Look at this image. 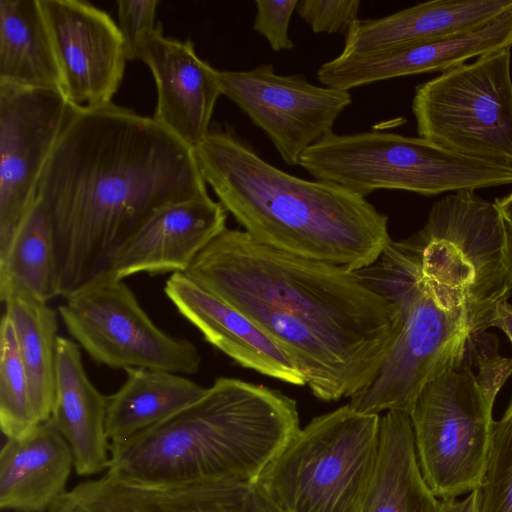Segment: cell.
<instances>
[{
  "mask_svg": "<svg viewBox=\"0 0 512 512\" xmlns=\"http://www.w3.org/2000/svg\"><path fill=\"white\" fill-rule=\"evenodd\" d=\"M511 47L512 8L484 26L451 37L365 54H340L319 67L317 78L324 86L349 91L396 77L443 72Z\"/></svg>",
  "mask_w": 512,
  "mask_h": 512,
  "instance_id": "obj_15",
  "label": "cell"
},
{
  "mask_svg": "<svg viewBox=\"0 0 512 512\" xmlns=\"http://www.w3.org/2000/svg\"><path fill=\"white\" fill-rule=\"evenodd\" d=\"M494 203L503 217L512 248V192L502 198H497Z\"/></svg>",
  "mask_w": 512,
  "mask_h": 512,
  "instance_id": "obj_35",
  "label": "cell"
},
{
  "mask_svg": "<svg viewBox=\"0 0 512 512\" xmlns=\"http://www.w3.org/2000/svg\"><path fill=\"white\" fill-rule=\"evenodd\" d=\"M0 84L63 92L40 0H0Z\"/></svg>",
  "mask_w": 512,
  "mask_h": 512,
  "instance_id": "obj_23",
  "label": "cell"
},
{
  "mask_svg": "<svg viewBox=\"0 0 512 512\" xmlns=\"http://www.w3.org/2000/svg\"><path fill=\"white\" fill-rule=\"evenodd\" d=\"M300 429L292 398L220 377L173 416L112 443L107 472L156 485L255 483Z\"/></svg>",
  "mask_w": 512,
  "mask_h": 512,
  "instance_id": "obj_5",
  "label": "cell"
},
{
  "mask_svg": "<svg viewBox=\"0 0 512 512\" xmlns=\"http://www.w3.org/2000/svg\"><path fill=\"white\" fill-rule=\"evenodd\" d=\"M193 150L219 203L264 245L357 271L392 240L387 216L365 197L280 170L229 126L212 128Z\"/></svg>",
  "mask_w": 512,
  "mask_h": 512,
  "instance_id": "obj_4",
  "label": "cell"
},
{
  "mask_svg": "<svg viewBox=\"0 0 512 512\" xmlns=\"http://www.w3.org/2000/svg\"><path fill=\"white\" fill-rule=\"evenodd\" d=\"M493 326L504 331L512 343V304L508 300L498 304L492 321Z\"/></svg>",
  "mask_w": 512,
  "mask_h": 512,
  "instance_id": "obj_34",
  "label": "cell"
},
{
  "mask_svg": "<svg viewBox=\"0 0 512 512\" xmlns=\"http://www.w3.org/2000/svg\"><path fill=\"white\" fill-rule=\"evenodd\" d=\"M512 8V0H433L377 19H358L341 54L356 55L427 43L484 26Z\"/></svg>",
  "mask_w": 512,
  "mask_h": 512,
  "instance_id": "obj_19",
  "label": "cell"
},
{
  "mask_svg": "<svg viewBox=\"0 0 512 512\" xmlns=\"http://www.w3.org/2000/svg\"><path fill=\"white\" fill-rule=\"evenodd\" d=\"M125 371V382L107 396L106 433L111 444L173 416L197 401L207 389L181 374L164 370Z\"/></svg>",
  "mask_w": 512,
  "mask_h": 512,
  "instance_id": "obj_24",
  "label": "cell"
},
{
  "mask_svg": "<svg viewBox=\"0 0 512 512\" xmlns=\"http://www.w3.org/2000/svg\"><path fill=\"white\" fill-rule=\"evenodd\" d=\"M29 379L32 404L40 424L50 420L56 391L57 314L48 303L23 296L5 303Z\"/></svg>",
  "mask_w": 512,
  "mask_h": 512,
  "instance_id": "obj_25",
  "label": "cell"
},
{
  "mask_svg": "<svg viewBox=\"0 0 512 512\" xmlns=\"http://www.w3.org/2000/svg\"><path fill=\"white\" fill-rule=\"evenodd\" d=\"M439 499L420 471L409 414L380 416L374 473L359 512H438Z\"/></svg>",
  "mask_w": 512,
  "mask_h": 512,
  "instance_id": "obj_22",
  "label": "cell"
},
{
  "mask_svg": "<svg viewBox=\"0 0 512 512\" xmlns=\"http://www.w3.org/2000/svg\"><path fill=\"white\" fill-rule=\"evenodd\" d=\"M39 425L15 329L4 313L0 325V427L10 439L23 437Z\"/></svg>",
  "mask_w": 512,
  "mask_h": 512,
  "instance_id": "obj_27",
  "label": "cell"
},
{
  "mask_svg": "<svg viewBox=\"0 0 512 512\" xmlns=\"http://www.w3.org/2000/svg\"><path fill=\"white\" fill-rule=\"evenodd\" d=\"M379 434L380 415L342 406L300 429L255 484L279 512H359Z\"/></svg>",
  "mask_w": 512,
  "mask_h": 512,
  "instance_id": "obj_7",
  "label": "cell"
},
{
  "mask_svg": "<svg viewBox=\"0 0 512 512\" xmlns=\"http://www.w3.org/2000/svg\"><path fill=\"white\" fill-rule=\"evenodd\" d=\"M157 0H119L117 2L118 28L126 58L141 60L144 50L158 28L155 24Z\"/></svg>",
  "mask_w": 512,
  "mask_h": 512,
  "instance_id": "obj_29",
  "label": "cell"
},
{
  "mask_svg": "<svg viewBox=\"0 0 512 512\" xmlns=\"http://www.w3.org/2000/svg\"><path fill=\"white\" fill-rule=\"evenodd\" d=\"M58 313L74 341L99 364L181 375L200 368L197 347L157 327L121 279L103 275L65 298Z\"/></svg>",
  "mask_w": 512,
  "mask_h": 512,
  "instance_id": "obj_10",
  "label": "cell"
},
{
  "mask_svg": "<svg viewBox=\"0 0 512 512\" xmlns=\"http://www.w3.org/2000/svg\"><path fill=\"white\" fill-rule=\"evenodd\" d=\"M16 296L43 303L59 296L53 235L36 203L0 257V299L5 303Z\"/></svg>",
  "mask_w": 512,
  "mask_h": 512,
  "instance_id": "obj_26",
  "label": "cell"
},
{
  "mask_svg": "<svg viewBox=\"0 0 512 512\" xmlns=\"http://www.w3.org/2000/svg\"><path fill=\"white\" fill-rule=\"evenodd\" d=\"M49 512H279L255 483L156 485L106 472L66 491Z\"/></svg>",
  "mask_w": 512,
  "mask_h": 512,
  "instance_id": "obj_14",
  "label": "cell"
},
{
  "mask_svg": "<svg viewBox=\"0 0 512 512\" xmlns=\"http://www.w3.org/2000/svg\"><path fill=\"white\" fill-rule=\"evenodd\" d=\"M412 112L420 137L462 155L512 166L510 49L418 85Z\"/></svg>",
  "mask_w": 512,
  "mask_h": 512,
  "instance_id": "obj_8",
  "label": "cell"
},
{
  "mask_svg": "<svg viewBox=\"0 0 512 512\" xmlns=\"http://www.w3.org/2000/svg\"><path fill=\"white\" fill-rule=\"evenodd\" d=\"M359 0H301L296 13L315 33L346 34L358 20Z\"/></svg>",
  "mask_w": 512,
  "mask_h": 512,
  "instance_id": "obj_30",
  "label": "cell"
},
{
  "mask_svg": "<svg viewBox=\"0 0 512 512\" xmlns=\"http://www.w3.org/2000/svg\"><path fill=\"white\" fill-rule=\"evenodd\" d=\"M316 180L366 197L378 189L434 196L512 184V166L462 155L423 137L330 133L299 164Z\"/></svg>",
  "mask_w": 512,
  "mask_h": 512,
  "instance_id": "obj_6",
  "label": "cell"
},
{
  "mask_svg": "<svg viewBox=\"0 0 512 512\" xmlns=\"http://www.w3.org/2000/svg\"><path fill=\"white\" fill-rule=\"evenodd\" d=\"M492 409L467 361L421 390L409 416L420 471L438 499L477 489L494 421Z\"/></svg>",
  "mask_w": 512,
  "mask_h": 512,
  "instance_id": "obj_9",
  "label": "cell"
},
{
  "mask_svg": "<svg viewBox=\"0 0 512 512\" xmlns=\"http://www.w3.org/2000/svg\"><path fill=\"white\" fill-rule=\"evenodd\" d=\"M164 292L206 341L245 368L293 384L306 385L289 355L241 311L185 273H173Z\"/></svg>",
  "mask_w": 512,
  "mask_h": 512,
  "instance_id": "obj_18",
  "label": "cell"
},
{
  "mask_svg": "<svg viewBox=\"0 0 512 512\" xmlns=\"http://www.w3.org/2000/svg\"><path fill=\"white\" fill-rule=\"evenodd\" d=\"M188 276L253 321L293 360L313 395L351 397L396 334L393 305L342 267L264 245L225 228Z\"/></svg>",
  "mask_w": 512,
  "mask_h": 512,
  "instance_id": "obj_3",
  "label": "cell"
},
{
  "mask_svg": "<svg viewBox=\"0 0 512 512\" xmlns=\"http://www.w3.org/2000/svg\"><path fill=\"white\" fill-rule=\"evenodd\" d=\"M56 391L50 420L70 446L78 475L108 469L111 443L106 433L107 396L90 381L80 346L58 337Z\"/></svg>",
  "mask_w": 512,
  "mask_h": 512,
  "instance_id": "obj_20",
  "label": "cell"
},
{
  "mask_svg": "<svg viewBox=\"0 0 512 512\" xmlns=\"http://www.w3.org/2000/svg\"><path fill=\"white\" fill-rule=\"evenodd\" d=\"M157 90L156 122L195 148L210 132V122L222 91L218 70L202 60L194 43L164 36L162 24L146 46L142 59Z\"/></svg>",
  "mask_w": 512,
  "mask_h": 512,
  "instance_id": "obj_16",
  "label": "cell"
},
{
  "mask_svg": "<svg viewBox=\"0 0 512 512\" xmlns=\"http://www.w3.org/2000/svg\"><path fill=\"white\" fill-rule=\"evenodd\" d=\"M396 310V334L376 373L350 397L363 414L413 409L423 387L459 366L512 294V248L494 202L451 193L424 226L391 240L377 260L355 271Z\"/></svg>",
  "mask_w": 512,
  "mask_h": 512,
  "instance_id": "obj_1",
  "label": "cell"
},
{
  "mask_svg": "<svg viewBox=\"0 0 512 512\" xmlns=\"http://www.w3.org/2000/svg\"><path fill=\"white\" fill-rule=\"evenodd\" d=\"M472 355L478 367L476 383L486 403L493 408L497 394L512 374V358L500 356L497 349L483 350L477 342Z\"/></svg>",
  "mask_w": 512,
  "mask_h": 512,
  "instance_id": "obj_32",
  "label": "cell"
},
{
  "mask_svg": "<svg viewBox=\"0 0 512 512\" xmlns=\"http://www.w3.org/2000/svg\"><path fill=\"white\" fill-rule=\"evenodd\" d=\"M227 211L210 196L168 204L122 246L107 275L185 273L198 254L226 228Z\"/></svg>",
  "mask_w": 512,
  "mask_h": 512,
  "instance_id": "obj_17",
  "label": "cell"
},
{
  "mask_svg": "<svg viewBox=\"0 0 512 512\" xmlns=\"http://www.w3.org/2000/svg\"><path fill=\"white\" fill-rule=\"evenodd\" d=\"M206 196L193 148L153 117L113 103L71 104L34 202L52 231L58 295L106 275L156 211Z\"/></svg>",
  "mask_w": 512,
  "mask_h": 512,
  "instance_id": "obj_2",
  "label": "cell"
},
{
  "mask_svg": "<svg viewBox=\"0 0 512 512\" xmlns=\"http://www.w3.org/2000/svg\"><path fill=\"white\" fill-rule=\"evenodd\" d=\"M299 0H256V16L252 28L263 36L273 51L291 50L289 24Z\"/></svg>",
  "mask_w": 512,
  "mask_h": 512,
  "instance_id": "obj_31",
  "label": "cell"
},
{
  "mask_svg": "<svg viewBox=\"0 0 512 512\" xmlns=\"http://www.w3.org/2000/svg\"><path fill=\"white\" fill-rule=\"evenodd\" d=\"M70 107L59 90L0 84V257L34 205Z\"/></svg>",
  "mask_w": 512,
  "mask_h": 512,
  "instance_id": "obj_12",
  "label": "cell"
},
{
  "mask_svg": "<svg viewBox=\"0 0 512 512\" xmlns=\"http://www.w3.org/2000/svg\"><path fill=\"white\" fill-rule=\"evenodd\" d=\"M218 79L222 95L264 131L289 166L298 165L309 147L333 132L352 102L349 91L316 86L302 74L279 75L272 64L218 70Z\"/></svg>",
  "mask_w": 512,
  "mask_h": 512,
  "instance_id": "obj_11",
  "label": "cell"
},
{
  "mask_svg": "<svg viewBox=\"0 0 512 512\" xmlns=\"http://www.w3.org/2000/svg\"><path fill=\"white\" fill-rule=\"evenodd\" d=\"M476 493L477 512H512V399L493 421Z\"/></svg>",
  "mask_w": 512,
  "mask_h": 512,
  "instance_id": "obj_28",
  "label": "cell"
},
{
  "mask_svg": "<svg viewBox=\"0 0 512 512\" xmlns=\"http://www.w3.org/2000/svg\"><path fill=\"white\" fill-rule=\"evenodd\" d=\"M74 460L69 444L48 420L7 439L0 452V507L46 512L66 492Z\"/></svg>",
  "mask_w": 512,
  "mask_h": 512,
  "instance_id": "obj_21",
  "label": "cell"
},
{
  "mask_svg": "<svg viewBox=\"0 0 512 512\" xmlns=\"http://www.w3.org/2000/svg\"><path fill=\"white\" fill-rule=\"evenodd\" d=\"M438 512H477L476 490L462 499H439Z\"/></svg>",
  "mask_w": 512,
  "mask_h": 512,
  "instance_id": "obj_33",
  "label": "cell"
},
{
  "mask_svg": "<svg viewBox=\"0 0 512 512\" xmlns=\"http://www.w3.org/2000/svg\"><path fill=\"white\" fill-rule=\"evenodd\" d=\"M62 77L76 106L112 103L127 61L123 39L110 15L82 0H40Z\"/></svg>",
  "mask_w": 512,
  "mask_h": 512,
  "instance_id": "obj_13",
  "label": "cell"
}]
</instances>
